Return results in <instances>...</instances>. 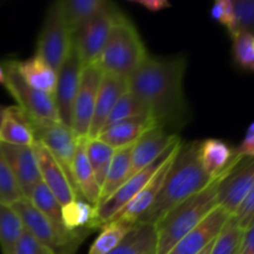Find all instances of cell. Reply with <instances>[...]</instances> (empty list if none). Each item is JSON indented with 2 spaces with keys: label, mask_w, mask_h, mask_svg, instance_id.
Returning <instances> with one entry per match:
<instances>
[{
  "label": "cell",
  "mask_w": 254,
  "mask_h": 254,
  "mask_svg": "<svg viewBox=\"0 0 254 254\" xmlns=\"http://www.w3.org/2000/svg\"><path fill=\"white\" fill-rule=\"evenodd\" d=\"M126 15L114 2L108 1L106 6L72 32V44L76 47L83 66L97 64L107 44L111 30Z\"/></svg>",
  "instance_id": "8992f818"
},
{
  "label": "cell",
  "mask_w": 254,
  "mask_h": 254,
  "mask_svg": "<svg viewBox=\"0 0 254 254\" xmlns=\"http://www.w3.org/2000/svg\"><path fill=\"white\" fill-rule=\"evenodd\" d=\"M140 117H150L148 108L135 94L128 91L118 99L114 108L112 109L103 129L108 128V127L113 126V124L119 123V122L128 121V119L133 118H140Z\"/></svg>",
  "instance_id": "d6a6232c"
},
{
  "label": "cell",
  "mask_w": 254,
  "mask_h": 254,
  "mask_svg": "<svg viewBox=\"0 0 254 254\" xmlns=\"http://www.w3.org/2000/svg\"><path fill=\"white\" fill-rule=\"evenodd\" d=\"M181 143V141H180ZM179 143V144H180ZM179 144H176L175 146H173L171 149H169L165 154L160 156L159 159H156L154 163H151L150 165H148L146 168H144L143 170L138 171L136 174H134L133 176H130L129 179H127L126 183L106 201L102 205L97 206L96 207V220H94V227L96 230H101L112 217H113L116 213H118L149 181L151 180L154 175L156 174V171L163 166V164L168 160L171 156V154L175 151V149L178 148Z\"/></svg>",
  "instance_id": "8fae6325"
},
{
  "label": "cell",
  "mask_w": 254,
  "mask_h": 254,
  "mask_svg": "<svg viewBox=\"0 0 254 254\" xmlns=\"http://www.w3.org/2000/svg\"><path fill=\"white\" fill-rule=\"evenodd\" d=\"M235 154L240 158H254V122L248 127L245 139L235 149Z\"/></svg>",
  "instance_id": "60d3db41"
},
{
  "label": "cell",
  "mask_w": 254,
  "mask_h": 254,
  "mask_svg": "<svg viewBox=\"0 0 254 254\" xmlns=\"http://www.w3.org/2000/svg\"><path fill=\"white\" fill-rule=\"evenodd\" d=\"M96 220V206L87 201L76 198L62 206V222L64 228L71 233L93 232Z\"/></svg>",
  "instance_id": "4316f807"
},
{
  "label": "cell",
  "mask_w": 254,
  "mask_h": 254,
  "mask_svg": "<svg viewBox=\"0 0 254 254\" xmlns=\"http://www.w3.org/2000/svg\"><path fill=\"white\" fill-rule=\"evenodd\" d=\"M198 159L203 170L211 178L216 179L232 170L245 158L236 155L235 149L231 148L226 141L210 138L200 141Z\"/></svg>",
  "instance_id": "ffe728a7"
},
{
  "label": "cell",
  "mask_w": 254,
  "mask_h": 254,
  "mask_svg": "<svg viewBox=\"0 0 254 254\" xmlns=\"http://www.w3.org/2000/svg\"><path fill=\"white\" fill-rule=\"evenodd\" d=\"M107 2L106 0H62V11L71 31H76L83 22L98 14Z\"/></svg>",
  "instance_id": "f1b7e54d"
},
{
  "label": "cell",
  "mask_w": 254,
  "mask_h": 254,
  "mask_svg": "<svg viewBox=\"0 0 254 254\" xmlns=\"http://www.w3.org/2000/svg\"><path fill=\"white\" fill-rule=\"evenodd\" d=\"M155 127L159 126L151 117H140L113 124L103 129L97 138L113 149H121L134 145L144 134Z\"/></svg>",
  "instance_id": "44dd1931"
},
{
  "label": "cell",
  "mask_w": 254,
  "mask_h": 254,
  "mask_svg": "<svg viewBox=\"0 0 254 254\" xmlns=\"http://www.w3.org/2000/svg\"><path fill=\"white\" fill-rule=\"evenodd\" d=\"M212 245H213V242L211 243V245H208L207 247H206L205 250L202 251V252H200L198 254H210L211 253V248H212Z\"/></svg>",
  "instance_id": "bcb514c9"
},
{
  "label": "cell",
  "mask_w": 254,
  "mask_h": 254,
  "mask_svg": "<svg viewBox=\"0 0 254 254\" xmlns=\"http://www.w3.org/2000/svg\"><path fill=\"white\" fill-rule=\"evenodd\" d=\"M32 146H34L37 161H39L41 181L56 196L61 206L67 205L76 198H79L66 171L62 169V166L52 156V154L39 141H35Z\"/></svg>",
  "instance_id": "e0dca14e"
},
{
  "label": "cell",
  "mask_w": 254,
  "mask_h": 254,
  "mask_svg": "<svg viewBox=\"0 0 254 254\" xmlns=\"http://www.w3.org/2000/svg\"><path fill=\"white\" fill-rule=\"evenodd\" d=\"M131 2H134L135 5H140V6L145 7L146 10L153 12L160 11V10L171 6L170 2L166 1V0H134Z\"/></svg>",
  "instance_id": "7bdbcfd3"
},
{
  "label": "cell",
  "mask_w": 254,
  "mask_h": 254,
  "mask_svg": "<svg viewBox=\"0 0 254 254\" xmlns=\"http://www.w3.org/2000/svg\"><path fill=\"white\" fill-rule=\"evenodd\" d=\"M232 170L216 178L210 185L191 197L186 198L156 223V254H168L179 241L183 240L191 230L200 225L217 207L220 185Z\"/></svg>",
  "instance_id": "3957f363"
},
{
  "label": "cell",
  "mask_w": 254,
  "mask_h": 254,
  "mask_svg": "<svg viewBox=\"0 0 254 254\" xmlns=\"http://www.w3.org/2000/svg\"><path fill=\"white\" fill-rule=\"evenodd\" d=\"M11 206L19 213L25 230L55 254H74L89 235L88 232L68 233L60 230L26 197L16 201Z\"/></svg>",
  "instance_id": "5b68a950"
},
{
  "label": "cell",
  "mask_w": 254,
  "mask_h": 254,
  "mask_svg": "<svg viewBox=\"0 0 254 254\" xmlns=\"http://www.w3.org/2000/svg\"><path fill=\"white\" fill-rule=\"evenodd\" d=\"M103 71L97 64L83 66L72 112L71 130L76 139L88 138Z\"/></svg>",
  "instance_id": "30bf717a"
},
{
  "label": "cell",
  "mask_w": 254,
  "mask_h": 254,
  "mask_svg": "<svg viewBox=\"0 0 254 254\" xmlns=\"http://www.w3.org/2000/svg\"><path fill=\"white\" fill-rule=\"evenodd\" d=\"M198 145L200 141L196 140L181 144L158 196L148 211L139 218L138 223L156 225L173 208L215 180L201 165Z\"/></svg>",
  "instance_id": "7a4b0ae2"
},
{
  "label": "cell",
  "mask_w": 254,
  "mask_h": 254,
  "mask_svg": "<svg viewBox=\"0 0 254 254\" xmlns=\"http://www.w3.org/2000/svg\"><path fill=\"white\" fill-rule=\"evenodd\" d=\"M148 56L138 30L128 17L124 16L112 27L97 64L104 73L129 78Z\"/></svg>",
  "instance_id": "277c9868"
},
{
  "label": "cell",
  "mask_w": 254,
  "mask_h": 254,
  "mask_svg": "<svg viewBox=\"0 0 254 254\" xmlns=\"http://www.w3.org/2000/svg\"><path fill=\"white\" fill-rule=\"evenodd\" d=\"M19 213L11 205L0 202V250L2 254H11L15 245L25 232Z\"/></svg>",
  "instance_id": "83f0119b"
},
{
  "label": "cell",
  "mask_w": 254,
  "mask_h": 254,
  "mask_svg": "<svg viewBox=\"0 0 254 254\" xmlns=\"http://www.w3.org/2000/svg\"><path fill=\"white\" fill-rule=\"evenodd\" d=\"M211 16L227 29L230 36L236 35V14L232 0H218L211 7Z\"/></svg>",
  "instance_id": "74e56055"
},
{
  "label": "cell",
  "mask_w": 254,
  "mask_h": 254,
  "mask_svg": "<svg viewBox=\"0 0 254 254\" xmlns=\"http://www.w3.org/2000/svg\"><path fill=\"white\" fill-rule=\"evenodd\" d=\"M82 68L83 64L76 47L72 44L68 55L57 71V83L54 93L60 122L68 128L72 126V112L81 82Z\"/></svg>",
  "instance_id": "7c38bea8"
},
{
  "label": "cell",
  "mask_w": 254,
  "mask_h": 254,
  "mask_svg": "<svg viewBox=\"0 0 254 254\" xmlns=\"http://www.w3.org/2000/svg\"><path fill=\"white\" fill-rule=\"evenodd\" d=\"M158 235L155 225L136 223L121 243L108 254H156Z\"/></svg>",
  "instance_id": "d4e9b609"
},
{
  "label": "cell",
  "mask_w": 254,
  "mask_h": 254,
  "mask_svg": "<svg viewBox=\"0 0 254 254\" xmlns=\"http://www.w3.org/2000/svg\"><path fill=\"white\" fill-rule=\"evenodd\" d=\"M72 46V31L62 11L61 1L49 6L37 37L36 54L52 68L59 71Z\"/></svg>",
  "instance_id": "ba28073f"
},
{
  "label": "cell",
  "mask_w": 254,
  "mask_h": 254,
  "mask_svg": "<svg viewBox=\"0 0 254 254\" xmlns=\"http://www.w3.org/2000/svg\"><path fill=\"white\" fill-rule=\"evenodd\" d=\"M17 69L29 86L54 96L57 83V73L41 57L35 55L24 61H17Z\"/></svg>",
  "instance_id": "cb8c5ba5"
},
{
  "label": "cell",
  "mask_w": 254,
  "mask_h": 254,
  "mask_svg": "<svg viewBox=\"0 0 254 254\" xmlns=\"http://www.w3.org/2000/svg\"><path fill=\"white\" fill-rule=\"evenodd\" d=\"M5 108H6V107H4V106H1V104H0V127H1V123H2V118H4Z\"/></svg>",
  "instance_id": "f6af8a7d"
},
{
  "label": "cell",
  "mask_w": 254,
  "mask_h": 254,
  "mask_svg": "<svg viewBox=\"0 0 254 254\" xmlns=\"http://www.w3.org/2000/svg\"><path fill=\"white\" fill-rule=\"evenodd\" d=\"M35 141L36 139L27 114L17 106L6 107L0 127V143L32 146Z\"/></svg>",
  "instance_id": "603a6c76"
},
{
  "label": "cell",
  "mask_w": 254,
  "mask_h": 254,
  "mask_svg": "<svg viewBox=\"0 0 254 254\" xmlns=\"http://www.w3.org/2000/svg\"><path fill=\"white\" fill-rule=\"evenodd\" d=\"M232 217L225 208L217 206L200 225L179 241L168 254H198L213 242Z\"/></svg>",
  "instance_id": "2e32d148"
},
{
  "label": "cell",
  "mask_w": 254,
  "mask_h": 254,
  "mask_svg": "<svg viewBox=\"0 0 254 254\" xmlns=\"http://www.w3.org/2000/svg\"><path fill=\"white\" fill-rule=\"evenodd\" d=\"M180 141L178 133L166 130L161 127H155L144 134L133 146L129 178L150 165Z\"/></svg>",
  "instance_id": "5bb4252c"
},
{
  "label": "cell",
  "mask_w": 254,
  "mask_h": 254,
  "mask_svg": "<svg viewBox=\"0 0 254 254\" xmlns=\"http://www.w3.org/2000/svg\"><path fill=\"white\" fill-rule=\"evenodd\" d=\"M133 146L134 145L116 149L111 165H109L108 173H107L104 183L101 188V195H99V201L97 206L106 202L129 178Z\"/></svg>",
  "instance_id": "484cf974"
},
{
  "label": "cell",
  "mask_w": 254,
  "mask_h": 254,
  "mask_svg": "<svg viewBox=\"0 0 254 254\" xmlns=\"http://www.w3.org/2000/svg\"><path fill=\"white\" fill-rule=\"evenodd\" d=\"M232 40L235 64L243 71L254 72V35L248 32H237Z\"/></svg>",
  "instance_id": "e575fe53"
},
{
  "label": "cell",
  "mask_w": 254,
  "mask_h": 254,
  "mask_svg": "<svg viewBox=\"0 0 254 254\" xmlns=\"http://www.w3.org/2000/svg\"><path fill=\"white\" fill-rule=\"evenodd\" d=\"M236 14V34L248 32L254 35V0L233 1Z\"/></svg>",
  "instance_id": "8d00e7d4"
},
{
  "label": "cell",
  "mask_w": 254,
  "mask_h": 254,
  "mask_svg": "<svg viewBox=\"0 0 254 254\" xmlns=\"http://www.w3.org/2000/svg\"><path fill=\"white\" fill-rule=\"evenodd\" d=\"M86 139H77L76 151L72 161V179L79 198L97 207L101 195V188L97 184L93 170L87 158Z\"/></svg>",
  "instance_id": "7402d4cb"
},
{
  "label": "cell",
  "mask_w": 254,
  "mask_h": 254,
  "mask_svg": "<svg viewBox=\"0 0 254 254\" xmlns=\"http://www.w3.org/2000/svg\"><path fill=\"white\" fill-rule=\"evenodd\" d=\"M128 91V78L116 76V74L112 73H104L103 72L88 138H97V135L103 129L107 118L111 114L112 109L114 108L118 99Z\"/></svg>",
  "instance_id": "d6986e66"
},
{
  "label": "cell",
  "mask_w": 254,
  "mask_h": 254,
  "mask_svg": "<svg viewBox=\"0 0 254 254\" xmlns=\"http://www.w3.org/2000/svg\"><path fill=\"white\" fill-rule=\"evenodd\" d=\"M254 186V158L245 159L223 179L218 190V206L235 215Z\"/></svg>",
  "instance_id": "4fadbf2b"
},
{
  "label": "cell",
  "mask_w": 254,
  "mask_h": 254,
  "mask_svg": "<svg viewBox=\"0 0 254 254\" xmlns=\"http://www.w3.org/2000/svg\"><path fill=\"white\" fill-rule=\"evenodd\" d=\"M1 66L5 74L4 86L24 113L39 121L60 122L54 96L29 86L17 69V60H4Z\"/></svg>",
  "instance_id": "52a82bcc"
},
{
  "label": "cell",
  "mask_w": 254,
  "mask_h": 254,
  "mask_svg": "<svg viewBox=\"0 0 254 254\" xmlns=\"http://www.w3.org/2000/svg\"><path fill=\"white\" fill-rule=\"evenodd\" d=\"M181 144L183 143L179 144L178 148L175 149V151H174V153L171 154L170 158L163 164V166L156 171V174L151 178V180L149 181V183L146 184V185L144 186V188L141 189V190L139 191V192L136 193V195L134 196V197L131 198V200L129 201L118 213H116L108 222L121 220L124 221V222L130 223V225H136V223H138L139 218L148 211V208L150 207L151 203L154 202L155 197L158 196L159 191H160L161 186H163L164 180H165L166 174H168L169 171V168H170L171 163H173L174 159H175Z\"/></svg>",
  "instance_id": "ac0fdd59"
},
{
  "label": "cell",
  "mask_w": 254,
  "mask_h": 254,
  "mask_svg": "<svg viewBox=\"0 0 254 254\" xmlns=\"http://www.w3.org/2000/svg\"><path fill=\"white\" fill-rule=\"evenodd\" d=\"M240 254H254V222L245 230Z\"/></svg>",
  "instance_id": "b9f144b4"
},
{
  "label": "cell",
  "mask_w": 254,
  "mask_h": 254,
  "mask_svg": "<svg viewBox=\"0 0 254 254\" xmlns=\"http://www.w3.org/2000/svg\"><path fill=\"white\" fill-rule=\"evenodd\" d=\"M245 230L233 217L228 220L220 235L213 241L210 254H240Z\"/></svg>",
  "instance_id": "836d02e7"
},
{
  "label": "cell",
  "mask_w": 254,
  "mask_h": 254,
  "mask_svg": "<svg viewBox=\"0 0 254 254\" xmlns=\"http://www.w3.org/2000/svg\"><path fill=\"white\" fill-rule=\"evenodd\" d=\"M24 197L21 188L0 149V202L12 205Z\"/></svg>",
  "instance_id": "d590c367"
},
{
  "label": "cell",
  "mask_w": 254,
  "mask_h": 254,
  "mask_svg": "<svg viewBox=\"0 0 254 254\" xmlns=\"http://www.w3.org/2000/svg\"><path fill=\"white\" fill-rule=\"evenodd\" d=\"M253 222H254V216H253V218H252V222H251V225H252ZM251 225H250V226H251Z\"/></svg>",
  "instance_id": "7dc6e473"
},
{
  "label": "cell",
  "mask_w": 254,
  "mask_h": 254,
  "mask_svg": "<svg viewBox=\"0 0 254 254\" xmlns=\"http://www.w3.org/2000/svg\"><path fill=\"white\" fill-rule=\"evenodd\" d=\"M29 121L36 141L41 143L59 161L74 188L72 179V161L76 151L77 139L74 138L71 128L62 124L61 122L39 121L31 117H29Z\"/></svg>",
  "instance_id": "9c48e42d"
},
{
  "label": "cell",
  "mask_w": 254,
  "mask_h": 254,
  "mask_svg": "<svg viewBox=\"0 0 254 254\" xmlns=\"http://www.w3.org/2000/svg\"><path fill=\"white\" fill-rule=\"evenodd\" d=\"M185 56L153 57L128 78L129 91L148 108L159 127L178 133L190 121L191 111L184 91Z\"/></svg>",
  "instance_id": "6da1fadb"
},
{
  "label": "cell",
  "mask_w": 254,
  "mask_h": 254,
  "mask_svg": "<svg viewBox=\"0 0 254 254\" xmlns=\"http://www.w3.org/2000/svg\"><path fill=\"white\" fill-rule=\"evenodd\" d=\"M0 149L19 183L22 193L25 197L29 198L35 186L41 183L39 161L34 146L0 143Z\"/></svg>",
  "instance_id": "9a60e30c"
},
{
  "label": "cell",
  "mask_w": 254,
  "mask_h": 254,
  "mask_svg": "<svg viewBox=\"0 0 254 254\" xmlns=\"http://www.w3.org/2000/svg\"><path fill=\"white\" fill-rule=\"evenodd\" d=\"M135 225H130L124 221H111L101 228L98 237L94 240L89 248L88 254H108L123 241L127 233Z\"/></svg>",
  "instance_id": "4dcf8cb0"
},
{
  "label": "cell",
  "mask_w": 254,
  "mask_h": 254,
  "mask_svg": "<svg viewBox=\"0 0 254 254\" xmlns=\"http://www.w3.org/2000/svg\"><path fill=\"white\" fill-rule=\"evenodd\" d=\"M253 216H254V186L252 188V190L250 191V193L247 195V197L245 198L242 205L240 206L237 212H236L232 217L237 221V223L243 228V230H247V228L250 227L251 222H252Z\"/></svg>",
  "instance_id": "ab89813d"
},
{
  "label": "cell",
  "mask_w": 254,
  "mask_h": 254,
  "mask_svg": "<svg viewBox=\"0 0 254 254\" xmlns=\"http://www.w3.org/2000/svg\"><path fill=\"white\" fill-rule=\"evenodd\" d=\"M29 200L31 201L32 205L44 213L50 221L55 223L60 230L68 232L64 228V222H62V206L56 198V196L51 192L49 188L44 183H39L32 190ZM71 233V232H68ZM79 233V232H78Z\"/></svg>",
  "instance_id": "1f68e13d"
},
{
  "label": "cell",
  "mask_w": 254,
  "mask_h": 254,
  "mask_svg": "<svg viewBox=\"0 0 254 254\" xmlns=\"http://www.w3.org/2000/svg\"><path fill=\"white\" fill-rule=\"evenodd\" d=\"M5 82V74H4V69H2L1 64H0V84H4Z\"/></svg>",
  "instance_id": "ee69618b"
},
{
  "label": "cell",
  "mask_w": 254,
  "mask_h": 254,
  "mask_svg": "<svg viewBox=\"0 0 254 254\" xmlns=\"http://www.w3.org/2000/svg\"><path fill=\"white\" fill-rule=\"evenodd\" d=\"M116 149L109 146L104 141L99 140L98 138H87L86 139V154L88 158L91 168L93 170L94 178L99 188H102L108 173L109 165H111L112 158L114 155Z\"/></svg>",
  "instance_id": "f546056e"
},
{
  "label": "cell",
  "mask_w": 254,
  "mask_h": 254,
  "mask_svg": "<svg viewBox=\"0 0 254 254\" xmlns=\"http://www.w3.org/2000/svg\"><path fill=\"white\" fill-rule=\"evenodd\" d=\"M11 254H55L51 250L42 245L27 231L20 237L17 243L15 245Z\"/></svg>",
  "instance_id": "f35d334b"
}]
</instances>
